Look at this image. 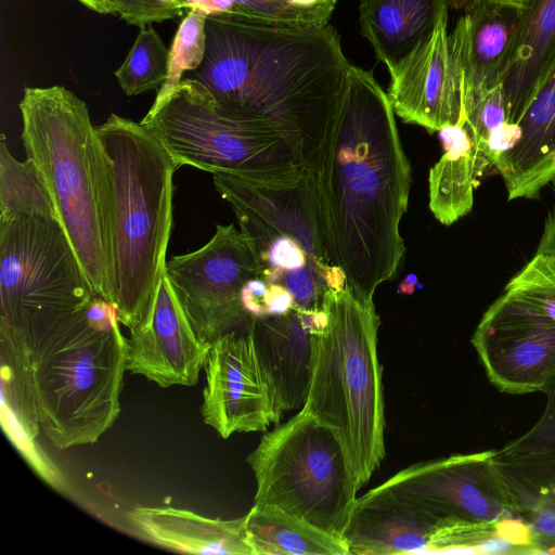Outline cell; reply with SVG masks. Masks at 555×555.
<instances>
[{
  "instance_id": "cell-1",
  "label": "cell",
  "mask_w": 555,
  "mask_h": 555,
  "mask_svg": "<svg viewBox=\"0 0 555 555\" xmlns=\"http://www.w3.org/2000/svg\"><path fill=\"white\" fill-rule=\"evenodd\" d=\"M308 170L327 257L354 296L373 300L404 259L400 221L409 204L411 165L389 98L372 72L352 65L330 135Z\"/></svg>"
},
{
  "instance_id": "cell-2",
  "label": "cell",
  "mask_w": 555,
  "mask_h": 555,
  "mask_svg": "<svg viewBox=\"0 0 555 555\" xmlns=\"http://www.w3.org/2000/svg\"><path fill=\"white\" fill-rule=\"evenodd\" d=\"M206 50L188 78L232 117L267 125L312 168L348 88L350 64L328 24L295 26L208 15Z\"/></svg>"
},
{
  "instance_id": "cell-3",
  "label": "cell",
  "mask_w": 555,
  "mask_h": 555,
  "mask_svg": "<svg viewBox=\"0 0 555 555\" xmlns=\"http://www.w3.org/2000/svg\"><path fill=\"white\" fill-rule=\"evenodd\" d=\"M26 356L37 423L64 450L91 444L120 413L128 339L114 306L96 296L33 330L9 334Z\"/></svg>"
},
{
  "instance_id": "cell-4",
  "label": "cell",
  "mask_w": 555,
  "mask_h": 555,
  "mask_svg": "<svg viewBox=\"0 0 555 555\" xmlns=\"http://www.w3.org/2000/svg\"><path fill=\"white\" fill-rule=\"evenodd\" d=\"M96 133L109 176L111 304L130 330L150 314L165 274L178 167L141 122L111 114Z\"/></svg>"
},
{
  "instance_id": "cell-5",
  "label": "cell",
  "mask_w": 555,
  "mask_h": 555,
  "mask_svg": "<svg viewBox=\"0 0 555 555\" xmlns=\"http://www.w3.org/2000/svg\"><path fill=\"white\" fill-rule=\"evenodd\" d=\"M22 142L44 183L93 294L112 300L109 176L87 104L63 86L26 87Z\"/></svg>"
},
{
  "instance_id": "cell-6",
  "label": "cell",
  "mask_w": 555,
  "mask_h": 555,
  "mask_svg": "<svg viewBox=\"0 0 555 555\" xmlns=\"http://www.w3.org/2000/svg\"><path fill=\"white\" fill-rule=\"evenodd\" d=\"M326 323L311 333V378L301 408L339 440L357 491L385 457V405L373 300L328 291Z\"/></svg>"
},
{
  "instance_id": "cell-7",
  "label": "cell",
  "mask_w": 555,
  "mask_h": 555,
  "mask_svg": "<svg viewBox=\"0 0 555 555\" xmlns=\"http://www.w3.org/2000/svg\"><path fill=\"white\" fill-rule=\"evenodd\" d=\"M215 189L232 207L266 280L285 287L296 307L323 309L326 292L346 287L327 257L312 172L285 188H267L230 173L212 175Z\"/></svg>"
},
{
  "instance_id": "cell-8",
  "label": "cell",
  "mask_w": 555,
  "mask_h": 555,
  "mask_svg": "<svg viewBox=\"0 0 555 555\" xmlns=\"http://www.w3.org/2000/svg\"><path fill=\"white\" fill-rule=\"evenodd\" d=\"M141 124L177 167L230 173L267 188L296 184L305 167L275 129L220 111L209 91L193 78L155 99Z\"/></svg>"
},
{
  "instance_id": "cell-9",
  "label": "cell",
  "mask_w": 555,
  "mask_h": 555,
  "mask_svg": "<svg viewBox=\"0 0 555 555\" xmlns=\"http://www.w3.org/2000/svg\"><path fill=\"white\" fill-rule=\"evenodd\" d=\"M246 461L257 483L254 505L276 506L343 539L358 491L330 428L301 409L266 433Z\"/></svg>"
},
{
  "instance_id": "cell-10",
  "label": "cell",
  "mask_w": 555,
  "mask_h": 555,
  "mask_svg": "<svg viewBox=\"0 0 555 555\" xmlns=\"http://www.w3.org/2000/svg\"><path fill=\"white\" fill-rule=\"evenodd\" d=\"M95 296L55 215H0L1 325L30 328Z\"/></svg>"
},
{
  "instance_id": "cell-11",
  "label": "cell",
  "mask_w": 555,
  "mask_h": 555,
  "mask_svg": "<svg viewBox=\"0 0 555 555\" xmlns=\"http://www.w3.org/2000/svg\"><path fill=\"white\" fill-rule=\"evenodd\" d=\"M363 495L502 531L519 519L494 450L413 464Z\"/></svg>"
},
{
  "instance_id": "cell-12",
  "label": "cell",
  "mask_w": 555,
  "mask_h": 555,
  "mask_svg": "<svg viewBox=\"0 0 555 555\" xmlns=\"http://www.w3.org/2000/svg\"><path fill=\"white\" fill-rule=\"evenodd\" d=\"M261 272L249 242L233 224H217L204 246L172 257L165 270L194 330L208 344L251 323L243 293Z\"/></svg>"
},
{
  "instance_id": "cell-13",
  "label": "cell",
  "mask_w": 555,
  "mask_h": 555,
  "mask_svg": "<svg viewBox=\"0 0 555 555\" xmlns=\"http://www.w3.org/2000/svg\"><path fill=\"white\" fill-rule=\"evenodd\" d=\"M472 344L490 383L501 392L542 391L555 375V322L506 293L483 313Z\"/></svg>"
},
{
  "instance_id": "cell-14",
  "label": "cell",
  "mask_w": 555,
  "mask_h": 555,
  "mask_svg": "<svg viewBox=\"0 0 555 555\" xmlns=\"http://www.w3.org/2000/svg\"><path fill=\"white\" fill-rule=\"evenodd\" d=\"M204 371L202 417L222 438L280 423L284 412L260 364L250 324L211 343Z\"/></svg>"
},
{
  "instance_id": "cell-15",
  "label": "cell",
  "mask_w": 555,
  "mask_h": 555,
  "mask_svg": "<svg viewBox=\"0 0 555 555\" xmlns=\"http://www.w3.org/2000/svg\"><path fill=\"white\" fill-rule=\"evenodd\" d=\"M389 74L387 95L404 122L438 132L465 121L463 70L448 34V14Z\"/></svg>"
},
{
  "instance_id": "cell-16",
  "label": "cell",
  "mask_w": 555,
  "mask_h": 555,
  "mask_svg": "<svg viewBox=\"0 0 555 555\" xmlns=\"http://www.w3.org/2000/svg\"><path fill=\"white\" fill-rule=\"evenodd\" d=\"M479 535L478 525L362 495L356 500L343 539L350 555H400L467 551Z\"/></svg>"
},
{
  "instance_id": "cell-17",
  "label": "cell",
  "mask_w": 555,
  "mask_h": 555,
  "mask_svg": "<svg viewBox=\"0 0 555 555\" xmlns=\"http://www.w3.org/2000/svg\"><path fill=\"white\" fill-rule=\"evenodd\" d=\"M129 331L127 371L164 388L197 383L210 344L194 330L166 274L150 314Z\"/></svg>"
},
{
  "instance_id": "cell-18",
  "label": "cell",
  "mask_w": 555,
  "mask_h": 555,
  "mask_svg": "<svg viewBox=\"0 0 555 555\" xmlns=\"http://www.w3.org/2000/svg\"><path fill=\"white\" fill-rule=\"evenodd\" d=\"M450 40L460 59L464 81V117L501 85L524 8L470 0Z\"/></svg>"
},
{
  "instance_id": "cell-19",
  "label": "cell",
  "mask_w": 555,
  "mask_h": 555,
  "mask_svg": "<svg viewBox=\"0 0 555 555\" xmlns=\"http://www.w3.org/2000/svg\"><path fill=\"white\" fill-rule=\"evenodd\" d=\"M326 322L324 310L295 307L284 315L254 319L250 330L263 372L280 409L302 408L311 378V333Z\"/></svg>"
},
{
  "instance_id": "cell-20",
  "label": "cell",
  "mask_w": 555,
  "mask_h": 555,
  "mask_svg": "<svg viewBox=\"0 0 555 555\" xmlns=\"http://www.w3.org/2000/svg\"><path fill=\"white\" fill-rule=\"evenodd\" d=\"M516 145L494 165L508 201L532 199L555 179V63L526 106Z\"/></svg>"
},
{
  "instance_id": "cell-21",
  "label": "cell",
  "mask_w": 555,
  "mask_h": 555,
  "mask_svg": "<svg viewBox=\"0 0 555 555\" xmlns=\"http://www.w3.org/2000/svg\"><path fill=\"white\" fill-rule=\"evenodd\" d=\"M127 517L139 537L165 548L186 554L254 555L245 516L224 520L170 506H137Z\"/></svg>"
},
{
  "instance_id": "cell-22",
  "label": "cell",
  "mask_w": 555,
  "mask_h": 555,
  "mask_svg": "<svg viewBox=\"0 0 555 555\" xmlns=\"http://www.w3.org/2000/svg\"><path fill=\"white\" fill-rule=\"evenodd\" d=\"M554 63L555 0H529L501 78L508 122L517 124Z\"/></svg>"
},
{
  "instance_id": "cell-23",
  "label": "cell",
  "mask_w": 555,
  "mask_h": 555,
  "mask_svg": "<svg viewBox=\"0 0 555 555\" xmlns=\"http://www.w3.org/2000/svg\"><path fill=\"white\" fill-rule=\"evenodd\" d=\"M494 459L534 553H555V450Z\"/></svg>"
},
{
  "instance_id": "cell-24",
  "label": "cell",
  "mask_w": 555,
  "mask_h": 555,
  "mask_svg": "<svg viewBox=\"0 0 555 555\" xmlns=\"http://www.w3.org/2000/svg\"><path fill=\"white\" fill-rule=\"evenodd\" d=\"M447 0H360L362 36L391 70L448 14Z\"/></svg>"
},
{
  "instance_id": "cell-25",
  "label": "cell",
  "mask_w": 555,
  "mask_h": 555,
  "mask_svg": "<svg viewBox=\"0 0 555 555\" xmlns=\"http://www.w3.org/2000/svg\"><path fill=\"white\" fill-rule=\"evenodd\" d=\"M438 132L444 153L429 171V209L440 223L451 225L474 205L476 147L465 121Z\"/></svg>"
},
{
  "instance_id": "cell-26",
  "label": "cell",
  "mask_w": 555,
  "mask_h": 555,
  "mask_svg": "<svg viewBox=\"0 0 555 555\" xmlns=\"http://www.w3.org/2000/svg\"><path fill=\"white\" fill-rule=\"evenodd\" d=\"M245 529L254 555H350L343 539L272 505H253Z\"/></svg>"
},
{
  "instance_id": "cell-27",
  "label": "cell",
  "mask_w": 555,
  "mask_h": 555,
  "mask_svg": "<svg viewBox=\"0 0 555 555\" xmlns=\"http://www.w3.org/2000/svg\"><path fill=\"white\" fill-rule=\"evenodd\" d=\"M185 7L207 15H228L242 20L295 26L325 25L335 10L336 0L314 4H294L282 0H184Z\"/></svg>"
},
{
  "instance_id": "cell-28",
  "label": "cell",
  "mask_w": 555,
  "mask_h": 555,
  "mask_svg": "<svg viewBox=\"0 0 555 555\" xmlns=\"http://www.w3.org/2000/svg\"><path fill=\"white\" fill-rule=\"evenodd\" d=\"M17 212L57 216L54 203L33 165L28 160L15 159L5 142L1 141L0 215Z\"/></svg>"
},
{
  "instance_id": "cell-29",
  "label": "cell",
  "mask_w": 555,
  "mask_h": 555,
  "mask_svg": "<svg viewBox=\"0 0 555 555\" xmlns=\"http://www.w3.org/2000/svg\"><path fill=\"white\" fill-rule=\"evenodd\" d=\"M169 49L151 26H141L127 57L114 73L130 96L160 89L168 73Z\"/></svg>"
},
{
  "instance_id": "cell-30",
  "label": "cell",
  "mask_w": 555,
  "mask_h": 555,
  "mask_svg": "<svg viewBox=\"0 0 555 555\" xmlns=\"http://www.w3.org/2000/svg\"><path fill=\"white\" fill-rule=\"evenodd\" d=\"M207 14L191 9L183 17L169 49L168 73L155 99L169 94L184 78L185 73L196 69L205 55Z\"/></svg>"
},
{
  "instance_id": "cell-31",
  "label": "cell",
  "mask_w": 555,
  "mask_h": 555,
  "mask_svg": "<svg viewBox=\"0 0 555 555\" xmlns=\"http://www.w3.org/2000/svg\"><path fill=\"white\" fill-rule=\"evenodd\" d=\"M504 291L531 304L555 322V257L535 253Z\"/></svg>"
},
{
  "instance_id": "cell-32",
  "label": "cell",
  "mask_w": 555,
  "mask_h": 555,
  "mask_svg": "<svg viewBox=\"0 0 555 555\" xmlns=\"http://www.w3.org/2000/svg\"><path fill=\"white\" fill-rule=\"evenodd\" d=\"M542 392L546 404L539 421L524 435L498 450L504 454L528 453L555 450V375L544 386Z\"/></svg>"
},
{
  "instance_id": "cell-33",
  "label": "cell",
  "mask_w": 555,
  "mask_h": 555,
  "mask_svg": "<svg viewBox=\"0 0 555 555\" xmlns=\"http://www.w3.org/2000/svg\"><path fill=\"white\" fill-rule=\"evenodd\" d=\"M476 147V159L482 153L491 132L507 122L501 86L489 92L465 117Z\"/></svg>"
},
{
  "instance_id": "cell-34",
  "label": "cell",
  "mask_w": 555,
  "mask_h": 555,
  "mask_svg": "<svg viewBox=\"0 0 555 555\" xmlns=\"http://www.w3.org/2000/svg\"><path fill=\"white\" fill-rule=\"evenodd\" d=\"M117 14L130 25L145 26L182 15L184 0H113Z\"/></svg>"
},
{
  "instance_id": "cell-35",
  "label": "cell",
  "mask_w": 555,
  "mask_h": 555,
  "mask_svg": "<svg viewBox=\"0 0 555 555\" xmlns=\"http://www.w3.org/2000/svg\"><path fill=\"white\" fill-rule=\"evenodd\" d=\"M552 183L554 185V204L545 219L543 233L535 253L555 257V179Z\"/></svg>"
},
{
  "instance_id": "cell-36",
  "label": "cell",
  "mask_w": 555,
  "mask_h": 555,
  "mask_svg": "<svg viewBox=\"0 0 555 555\" xmlns=\"http://www.w3.org/2000/svg\"><path fill=\"white\" fill-rule=\"evenodd\" d=\"M88 9L100 14H117L113 0H77Z\"/></svg>"
},
{
  "instance_id": "cell-37",
  "label": "cell",
  "mask_w": 555,
  "mask_h": 555,
  "mask_svg": "<svg viewBox=\"0 0 555 555\" xmlns=\"http://www.w3.org/2000/svg\"><path fill=\"white\" fill-rule=\"evenodd\" d=\"M488 1L501 3V4L514 5V7H518V8H526V5L529 2V0H488Z\"/></svg>"
},
{
  "instance_id": "cell-38",
  "label": "cell",
  "mask_w": 555,
  "mask_h": 555,
  "mask_svg": "<svg viewBox=\"0 0 555 555\" xmlns=\"http://www.w3.org/2000/svg\"><path fill=\"white\" fill-rule=\"evenodd\" d=\"M470 0H447L448 7L453 10H463Z\"/></svg>"
}]
</instances>
